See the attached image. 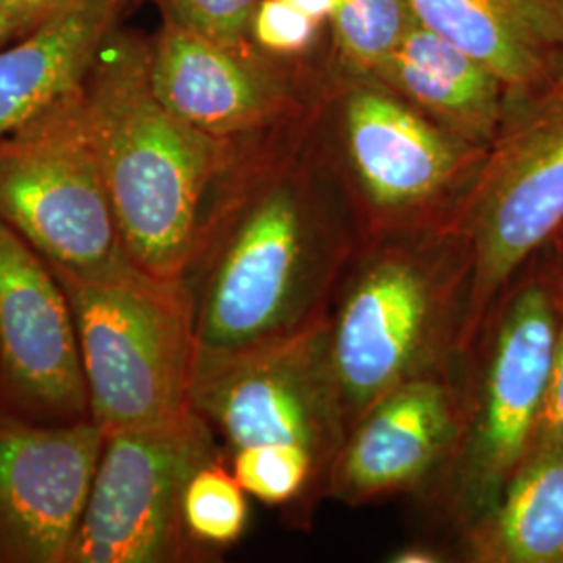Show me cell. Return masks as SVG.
<instances>
[{
	"mask_svg": "<svg viewBox=\"0 0 563 563\" xmlns=\"http://www.w3.org/2000/svg\"><path fill=\"white\" fill-rule=\"evenodd\" d=\"M0 413L88 422L90 397L65 288L51 263L0 220Z\"/></svg>",
	"mask_w": 563,
	"mask_h": 563,
	"instance_id": "obj_11",
	"label": "cell"
},
{
	"mask_svg": "<svg viewBox=\"0 0 563 563\" xmlns=\"http://www.w3.org/2000/svg\"><path fill=\"white\" fill-rule=\"evenodd\" d=\"M290 2L307 15H311L313 20L325 21L334 15L341 0H290Z\"/></svg>",
	"mask_w": 563,
	"mask_h": 563,
	"instance_id": "obj_28",
	"label": "cell"
},
{
	"mask_svg": "<svg viewBox=\"0 0 563 563\" xmlns=\"http://www.w3.org/2000/svg\"><path fill=\"white\" fill-rule=\"evenodd\" d=\"M132 0H76L0 48V139L84 81Z\"/></svg>",
	"mask_w": 563,
	"mask_h": 563,
	"instance_id": "obj_17",
	"label": "cell"
},
{
	"mask_svg": "<svg viewBox=\"0 0 563 563\" xmlns=\"http://www.w3.org/2000/svg\"><path fill=\"white\" fill-rule=\"evenodd\" d=\"M407 0H341L330 18L342 60L362 78H374L402 38Z\"/></svg>",
	"mask_w": 563,
	"mask_h": 563,
	"instance_id": "obj_21",
	"label": "cell"
},
{
	"mask_svg": "<svg viewBox=\"0 0 563 563\" xmlns=\"http://www.w3.org/2000/svg\"><path fill=\"white\" fill-rule=\"evenodd\" d=\"M413 18L484 65L507 99L563 71V13L555 0H407Z\"/></svg>",
	"mask_w": 563,
	"mask_h": 563,
	"instance_id": "obj_15",
	"label": "cell"
},
{
	"mask_svg": "<svg viewBox=\"0 0 563 563\" xmlns=\"http://www.w3.org/2000/svg\"><path fill=\"white\" fill-rule=\"evenodd\" d=\"M104 432L0 413V563H67Z\"/></svg>",
	"mask_w": 563,
	"mask_h": 563,
	"instance_id": "obj_12",
	"label": "cell"
},
{
	"mask_svg": "<svg viewBox=\"0 0 563 563\" xmlns=\"http://www.w3.org/2000/svg\"><path fill=\"white\" fill-rule=\"evenodd\" d=\"M195 409L176 422L104 434L101 462L67 563L197 562L181 520L190 476L222 457Z\"/></svg>",
	"mask_w": 563,
	"mask_h": 563,
	"instance_id": "obj_9",
	"label": "cell"
},
{
	"mask_svg": "<svg viewBox=\"0 0 563 563\" xmlns=\"http://www.w3.org/2000/svg\"><path fill=\"white\" fill-rule=\"evenodd\" d=\"M388 562L393 563H443L446 562L443 551L430 544H407L395 551Z\"/></svg>",
	"mask_w": 563,
	"mask_h": 563,
	"instance_id": "obj_26",
	"label": "cell"
},
{
	"mask_svg": "<svg viewBox=\"0 0 563 563\" xmlns=\"http://www.w3.org/2000/svg\"><path fill=\"white\" fill-rule=\"evenodd\" d=\"M76 0H0V7L21 23V27L30 34L46 21L57 18L65 9H69Z\"/></svg>",
	"mask_w": 563,
	"mask_h": 563,
	"instance_id": "obj_25",
	"label": "cell"
},
{
	"mask_svg": "<svg viewBox=\"0 0 563 563\" xmlns=\"http://www.w3.org/2000/svg\"><path fill=\"white\" fill-rule=\"evenodd\" d=\"M555 284V282H553ZM558 288V286H555ZM560 295V332H558V346L555 360L551 367V376L544 393L543 409L537 426L532 449H549L563 455V292Z\"/></svg>",
	"mask_w": 563,
	"mask_h": 563,
	"instance_id": "obj_24",
	"label": "cell"
},
{
	"mask_svg": "<svg viewBox=\"0 0 563 563\" xmlns=\"http://www.w3.org/2000/svg\"><path fill=\"white\" fill-rule=\"evenodd\" d=\"M27 32L21 27L18 20H13L2 7H0V48L11 44V42L20 41L21 36H25Z\"/></svg>",
	"mask_w": 563,
	"mask_h": 563,
	"instance_id": "obj_29",
	"label": "cell"
},
{
	"mask_svg": "<svg viewBox=\"0 0 563 563\" xmlns=\"http://www.w3.org/2000/svg\"><path fill=\"white\" fill-rule=\"evenodd\" d=\"M543 255H547L543 265L547 274L551 276V280L555 282L558 290L563 292V228L555 234V239L549 242Z\"/></svg>",
	"mask_w": 563,
	"mask_h": 563,
	"instance_id": "obj_27",
	"label": "cell"
},
{
	"mask_svg": "<svg viewBox=\"0 0 563 563\" xmlns=\"http://www.w3.org/2000/svg\"><path fill=\"white\" fill-rule=\"evenodd\" d=\"M163 20L236 51L255 48L251 21L260 0H153Z\"/></svg>",
	"mask_w": 563,
	"mask_h": 563,
	"instance_id": "obj_22",
	"label": "cell"
},
{
	"mask_svg": "<svg viewBox=\"0 0 563 563\" xmlns=\"http://www.w3.org/2000/svg\"><path fill=\"white\" fill-rule=\"evenodd\" d=\"M0 220L88 280H153L134 263L88 130L81 84L0 139Z\"/></svg>",
	"mask_w": 563,
	"mask_h": 563,
	"instance_id": "obj_5",
	"label": "cell"
},
{
	"mask_svg": "<svg viewBox=\"0 0 563 563\" xmlns=\"http://www.w3.org/2000/svg\"><path fill=\"white\" fill-rule=\"evenodd\" d=\"M320 21L307 15L290 0H260L251 21V42L267 57L305 53L318 36Z\"/></svg>",
	"mask_w": 563,
	"mask_h": 563,
	"instance_id": "obj_23",
	"label": "cell"
},
{
	"mask_svg": "<svg viewBox=\"0 0 563 563\" xmlns=\"http://www.w3.org/2000/svg\"><path fill=\"white\" fill-rule=\"evenodd\" d=\"M190 401L228 453L295 444L318 463L328 486L346 434L328 369L323 318L234 353H197Z\"/></svg>",
	"mask_w": 563,
	"mask_h": 563,
	"instance_id": "obj_10",
	"label": "cell"
},
{
	"mask_svg": "<svg viewBox=\"0 0 563 563\" xmlns=\"http://www.w3.org/2000/svg\"><path fill=\"white\" fill-rule=\"evenodd\" d=\"M457 228L472 251L465 357L495 305L563 228V71L532 95L507 99Z\"/></svg>",
	"mask_w": 563,
	"mask_h": 563,
	"instance_id": "obj_7",
	"label": "cell"
},
{
	"mask_svg": "<svg viewBox=\"0 0 563 563\" xmlns=\"http://www.w3.org/2000/svg\"><path fill=\"white\" fill-rule=\"evenodd\" d=\"M462 367L397 386L346 434L325 493L363 505L437 481L460 439Z\"/></svg>",
	"mask_w": 563,
	"mask_h": 563,
	"instance_id": "obj_13",
	"label": "cell"
},
{
	"mask_svg": "<svg viewBox=\"0 0 563 563\" xmlns=\"http://www.w3.org/2000/svg\"><path fill=\"white\" fill-rule=\"evenodd\" d=\"M181 520L188 537L205 551L234 544L244 534L249 523L246 490L223 455L190 476L181 497Z\"/></svg>",
	"mask_w": 563,
	"mask_h": 563,
	"instance_id": "obj_19",
	"label": "cell"
},
{
	"mask_svg": "<svg viewBox=\"0 0 563 563\" xmlns=\"http://www.w3.org/2000/svg\"><path fill=\"white\" fill-rule=\"evenodd\" d=\"M555 2H558V7H560V9H562V13H563V0H555Z\"/></svg>",
	"mask_w": 563,
	"mask_h": 563,
	"instance_id": "obj_30",
	"label": "cell"
},
{
	"mask_svg": "<svg viewBox=\"0 0 563 563\" xmlns=\"http://www.w3.org/2000/svg\"><path fill=\"white\" fill-rule=\"evenodd\" d=\"M69 299L102 432L176 422L192 411L195 313L188 288L157 280H88L51 265Z\"/></svg>",
	"mask_w": 563,
	"mask_h": 563,
	"instance_id": "obj_6",
	"label": "cell"
},
{
	"mask_svg": "<svg viewBox=\"0 0 563 563\" xmlns=\"http://www.w3.org/2000/svg\"><path fill=\"white\" fill-rule=\"evenodd\" d=\"M148 78L172 115L222 141L274 134L299 111L272 57L223 46L167 20L151 38Z\"/></svg>",
	"mask_w": 563,
	"mask_h": 563,
	"instance_id": "obj_14",
	"label": "cell"
},
{
	"mask_svg": "<svg viewBox=\"0 0 563 563\" xmlns=\"http://www.w3.org/2000/svg\"><path fill=\"white\" fill-rule=\"evenodd\" d=\"M372 80L474 146L488 148L504 123V84L413 15L397 48Z\"/></svg>",
	"mask_w": 563,
	"mask_h": 563,
	"instance_id": "obj_16",
	"label": "cell"
},
{
	"mask_svg": "<svg viewBox=\"0 0 563 563\" xmlns=\"http://www.w3.org/2000/svg\"><path fill=\"white\" fill-rule=\"evenodd\" d=\"M560 332V295L541 267L495 305L463 357V418L443 470L455 520H478L530 453Z\"/></svg>",
	"mask_w": 563,
	"mask_h": 563,
	"instance_id": "obj_4",
	"label": "cell"
},
{
	"mask_svg": "<svg viewBox=\"0 0 563 563\" xmlns=\"http://www.w3.org/2000/svg\"><path fill=\"white\" fill-rule=\"evenodd\" d=\"M148 60L151 41L120 25L81 81L84 111L132 260L153 280L186 288L242 141L172 115L151 88Z\"/></svg>",
	"mask_w": 563,
	"mask_h": 563,
	"instance_id": "obj_2",
	"label": "cell"
},
{
	"mask_svg": "<svg viewBox=\"0 0 563 563\" xmlns=\"http://www.w3.org/2000/svg\"><path fill=\"white\" fill-rule=\"evenodd\" d=\"M230 470L242 488L257 501L272 507L311 505L325 493L313 457L295 444H253L230 453Z\"/></svg>",
	"mask_w": 563,
	"mask_h": 563,
	"instance_id": "obj_20",
	"label": "cell"
},
{
	"mask_svg": "<svg viewBox=\"0 0 563 563\" xmlns=\"http://www.w3.org/2000/svg\"><path fill=\"white\" fill-rule=\"evenodd\" d=\"M474 563H563V455L530 449L501 497L463 528Z\"/></svg>",
	"mask_w": 563,
	"mask_h": 563,
	"instance_id": "obj_18",
	"label": "cell"
},
{
	"mask_svg": "<svg viewBox=\"0 0 563 563\" xmlns=\"http://www.w3.org/2000/svg\"><path fill=\"white\" fill-rule=\"evenodd\" d=\"M341 136L362 242L457 228L486 148L367 78L342 99Z\"/></svg>",
	"mask_w": 563,
	"mask_h": 563,
	"instance_id": "obj_8",
	"label": "cell"
},
{
	"mask_svg": "<svg viewBox=\"0 0 563 563\" xmlns=\"http://www.w3.org/2000/svg\"><path fill=\"white\" fill-rule=\"evenodd\" d=\"M472 251L460 228L363 241L323 313L344 434L397 386L463 365Z\"/></svg>",
	"mask_w": 563,
	"mask_h": 563,
	"instance_id": "obj_3",
	"label": "cell"
},
{
	"mask_svg": "<svg viewBox=\"0 0 563 563\" xmlns=\"http://www.w3.org/2000/svg\"><path fill=\"white\" fill-rule=\"evenodd\" d=\"M265 134L242 141L186 278L197 353H234L323 318L362 234L323 201Z\"/></svg>",
	"mask_w": 563,
	"mask_h": 563,
	"instance_id": "obj_1",
	"label": "cell"
}]
</instances>
